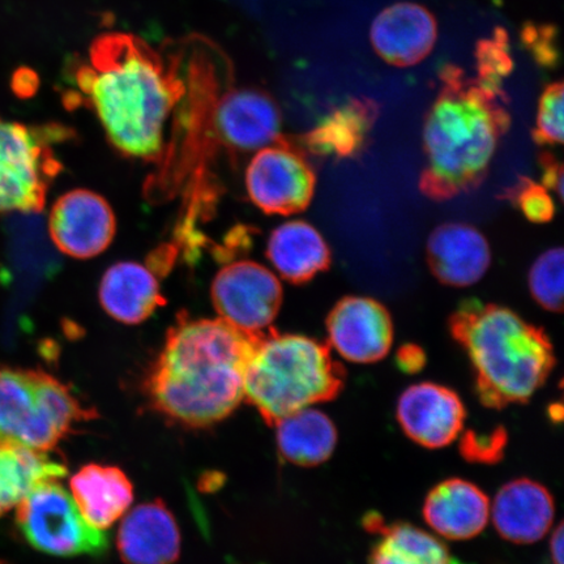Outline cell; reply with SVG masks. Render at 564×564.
<instances>
[{
    "label": "cell",
    "mask_w": 564,
    "mask_h": 564,
    "mask_svg": "<svg viewBox=\"0 0 564 564\" xmlns=\"http://www.w3.org/2000/svg\"><path fill=\"white\" fill-rule=\"evenodd\" d=\"M476 61V80L492 94L505 96L503 84L512 73L513 62L509 35L502 28L478 42Z\"/></svg>",
    "instance_id": "cell-27"
},
{
    "label": "cell",
    "mask_w": 564,
    "mask_h": 564,
    "mask_svg": "<svg viewBox=\"0 0 564 564\" xmlns=\"http://www.w3.org/2000/svg\"><path fill=\"white\" fill-rule=\"evenodd\" d=\"M449 329L474 365L476 391L486 408L527 403L554 369L545 330L510 308L464 301L451 315Z\"/></svg>",
    "instance_id": "cell-4"
},
{
    "label": "cell",
    "mask_w": 564,
    "mask_h": 564,
    "mask_svg": "<svg viewBox=\"0 0 564 564\" xmlns=\"http://www.w3.org/2000/svg\"><path fill=\"white\" fill-rule=\"evenodd\" d=\"M69 490L82 517L100 531L121 519L133 502L130 478L111 465H86L70 478Z\"/></svg>",
    "instance_id": "cell-21"
},
{
    "label": "cell",
    "mask_w": 564,
    "mask_h": 564,
    "mask_svg": "<svg viewBox=\"0 0 564 564\" xmlns=\"http://www.w3.org/2000/svg\"><path fill=\"white\" fill-rule=\"evenodd\" d=\"M256 336L217 319H180L147 380L148 397L167 419L189 427L215 425L243 399Z\"/></svg>",
    "instance_id": "cell-2"
},
{
    "label": "cell",
    "mask_w": 564,
    "mask_h": 564,
    "mask_svg": "<svg viewBox=\"0 0 564 564\" xmlns=\"http://www.w3.org/2000/svg\"><path fill=\"white\" fill-rule=\"evenodd\" d=\"M442 88L423 127L426 166L420 189L443 202L481 185L499 140L510 129L506 97L492 94L460 67L441 69Z\"/></svg>",
    "instance_id": "cell-3"
},
{
    "label": "cell",
    "mask_w": 564,
    "mask_h": 564,
    "mask_svg": "<svg viewBox=\"0 0 564 564\" xmlns=\"http://www.w3.org/2000/svg\"><path fill=\"white\" fill-rule=\"evenodd\" d=\"M398 420L404 433L425 448H443L457 440L465 421L460 398L434 383L408 388L398 404Z\"/></svg>",
    "instance_id": "cell-14"
},
{
    "label": "cell",
    "mask_w": 564,
    "mask_h": 564,
    "mask_svg": "<svg viewBox=\"0 0 564 564\" xmlns=\"http://www.w3.org/2000/svg\"><path fill=\"white\" fill-rule=\"evenodd\" d=\"M554 499L544 486L520 478L506 484L492 505L497 531L513 544H534L549 532L554 520Z\"/></svg>",
    "instance_id": "cell-18"
},
{
    "label": "cell",
    "mask_w": 564,
    "mask_h": 564,
    "mask_svg": "<svg viewBox=\"0 0 564 564\" xmlns=\"http://www.w3.org/2000/svg\"><path fill=\"white\" fill-rule=\"evenodd\" d=\"M563 524H560L552 535V541H550V554H552L554 564H563Z\"/></svg>",
    "instance_id": "cell-35"
},
{
    "label": "cell",
    "mask_w": 564,
    "mask_h": 564,
    "mask_svg": "<svg viewBox=\"0 0 564 564\" xmlns=\"http://www.w3.org/2000/svg\"><path fill=\"white\" fill-rule=\"evenodd\" d=\"M563 250H547L535 260L529 271V289L542 308L552 313L563 310Z\"/></svg>",
    "instance_id": "cell-28"
},
{
    "label": "cell",
    "mask_w": 564,
    "mask_h": 564,
    "mask_svg": "<svg viewBox=\"0 0 564 564\" xmlns=\"http://www.w3.org/2000/svg\"><path fill=\"white\" fill-rule=\"evenodd\" d=\"M542 186L563 200V166L553 154L545 153L541 156Z\"/></svg>",
    "instance_id": "cell-33"
},
{
    "label": "cell",
    "mask_w": 564,
    "mask_h": 564,
    "mask_svg": "<svg viewBox=\"0 0 564 564\" xmlns=\"http://www.w3.org/2000/svg\"><path fill=\"white\" fill-rule=\"evenodd\" d=\"M533 138L540 145L563 143V84L561 82L550 84L540 98Z\"/></svg>",
    "instance_id": "cell-29"
},
{
    "label": "cell",
    "mask_w": 564,
    "mask_h": 564,
    "mask_svg": "<svg viewBox=\"0 0 564 564\" xmlns=\"http://www.w3.org/2000/svg\"><path fill=\"white\" fill-rule=\"evenodd\" d=\"M94 417L48 373L0 368V443L47 453L76 423Z\"/></svg>",
    "instance_id": "cell-6"
},
{
    "label": "cell",
    "mask_w": 564,
    "mask_h": 564,
    "mask_svg": "<svg viewBox=\"0 0 564 564\" xmlns=\"http://www.w3.org/2000/svg\"><path fill=\"white\" fill-rule=\"evenodd\" d=\"M327 333L338 355L355 364H373L391 350L393 324L382 303L368 297H345L327 317Z\"/></svg>",
    "instance_id": "cell-13"
},
{
    "label": "cell",
    "mask_w": 564,
    "mask_h": 564,
    "mask_svg": "<svg viewBox=\"0 0 564 564\" xmlns=\"http://www.w3.org/2000/svg\"><path fill=\"white\" fill-rule=\"evenodd\" d=\"M507 197L523 212L529 221L545 224L555 216V203L547 189L528 178H521Z\"/></svg>",
    "instance_id": "cell-30"
},
{
    "label": "cell",
    "mask_w": 564,
    "mask_h": 564,
    "mask_svg": "<svg viewBox=\"0 0 564 564\" xmlns=\"http://www.w3.org/2000/svg\"><path fill=\"white\" fill-rule=\"evenodd\" d=\"M489 498L476 485L451 478L435 486L423 505V518L449 540H469L488 525Z\"/></svg>",
    "instance_id": "cell-20"
},
{
    "label": "cell",
    "mask_w": 564,
    "mask_h": 564,
    "mask_svg": "<svg viewBox=\"0 0 564 564\" xmlns=\"http://www.w3.org/2000/svg\"><path fill=\"white\" fill-rule=\"evenodd\" d=\"M378 106L369 98H351L338 106L303 137L310 152L324 158H355L377 121Z\"/></svg>",
    "instance_id": "cell-23"
},
{
    "label": "cell",
    "mask_w": 564,
    "mask_h": 564,
    "mask_svg": "<svg viewBox=\"0 0 564 564\" xmlns=\"http://www.w3.org/2000/svg\"><path fill=\"white\" fill-rule=\"evenodd\" d=\"M180 67V58L167 62L135 35L106 33L91 44L75 82L117 151L156 161L169 118L186 95Z\"/></svg>",
    "instance_id": "cell-1"
},
{
    "label": "cell",
    "mask_w": 564,
    "mask_h": 564,
    "mask_svg": "<svg viewBox=\"0 0 564 564\" xmlns=\"http://www.w3.org/2000/svg\"><path fill=\"white\" fill-rule=\"evenodd\" d=\"M65 464L41 451L0 443V517L17 509L37 486L59 481Z\"/></svg>",
    "instance_id": "cell-24"
},
{
    "label": "cell",
    "mask_w": 564,
    "mask_h": 564,
    "mask_svg": "<svg viewBox=\"0 0 564 564\" xmlns=\"http://www.w3.org/2000/svg\"><path fill=\"white\" fill-rule=\"evenodd\" d=\"M212 52L208 44H195L187 65L206 98L212 133L221 145L237 153L256 152L276 143L282 124L279 105L256 88L230 87L217 96L218 65Z\"/></svg>",
    "instance_id": "cell-7"
},
{
    "label": "cell",
    "mask_w": 564,
    "mask_h": 564,
    "mask_svg": "<svg viewBox=\"0 0 564 564\" xmlns=\"http://www.w3.org/2000/svg\"><path fill=\"white\" fill-rule=\"evenodd\" d=\"M210 300L220 319L241 333H267L282 305L276 274L252 260L224 265L210 285Z\"/></svg>",
    "instance_id": "cell-10"
},
{
    "label": "cell",
    "mask_w": 564,
    "mask_h": 564,
    "mask_svg": "<svg viewBox=\"0 0 564 564\" xmlns=\"http://www.w3.org/2000/svg\"><path fill=\"white\" fill-rule=\"evenodd\" d=\"M181 542L174 514L161 500L139 505L127 513L117 538L126 564H174Z\"/></svg>",
    "instance_id": "cell-17"
},
{
    "label": "cell",
    "mask_w": 564,
    "mask_h": 564,
    "mask_svg": "<svg viewBox=\"0 0 564 564\" xmlns=\"http://www.w3.org/2000/svg\"><path fill=\"white\" fill-rule=\"evenodd\" d=\"M438 25L425 7L394 3L379 13L371 25L370 40L377 54L397 67L419 65L433 52Z\"/></svg>",
    "instance_id": "cell-15"
},
{
    "label": "cell",
    "mask_w": 564,
    "mask_h": 564,
    "mask_svg": "<svg viewBox=\"0 0 564 564\" xmlns=\"http://www.w3.org/2000/svg\"><path fill=\"white\" fill-rule=\"evenodd\" d=\"M365 525L380 535L372 547L370 564H458L443 542L411 524L387 525L372 513Z\"/></svg>",
    "instance_id": "cell-26"
},
{
    "label": "cell",
    "mask_w": 564,
    "mask_h": 564,
    "mask_svg": "<svg viewBox=\"0 0 564 564\" xmlns=\"http://www.w3.org/2000/svg\"><path fill=\"white\" fill-rule=\"evenodd\" d=\"M61 127H28L0 117V214L40 212L61 171L48 140Z\"/></svg>",
    "instance_id": "cell-8"
},
{
    "label": "cell",
    "mask_w": 564,
    "mask_h": 564,
    "mask_svg": "<svg viewBox=\"0 0 564 564\" xmlns=\"http://www.w3.org/2000/svg\"><path fill=\"white\" fill-rule=\"evenodd\" d=\"M267 258L280 276L305 284L330 265V250L319 231L306 221L279 225L267 242Z\"/></svg>",
    "instance_id": "cell-22"
},
{
    "label": "cell",
    "mask_w": 564,
    "mask_h": 564,
    "mask_svg": "<svg viewBox=\"0 0 564 564\" xmlns=\"http://www.w3.org/2000/svg\"><path fill=\"white\" fill-rule=\"evenodd\" d=\"M507 442L503 429L486 435L468 433L462 443V453L469 462L494 463L500 460Z\"/></svg>",
    "instance_id": "cell-32"
},
{
    "label": "cell",
    "mask_w": 564,
    "mask_h": 564,
    "mask_svg": "<svg viewBox=\"0 0 564 564\" xmlns=\"http://www.w3.org/2000/svg\"><path fill=\"white\" fill-rule=\"evenodd\" d=\"M427 262L442 284L465 288L485 276L491 252L486 238L471 225L446 223L429 237Z\"/></svg>",
    "instance_id": "cell-16"
},
{
    "label": "cell",
    "mask_w": 564,
    "mask_h": 564,
    "mask_svg": "<svg viewBox=\"0 0 564 564\" xmlns=\"http://www.w3.org/2000/svg\"><path fill=\"white\" fill-rule=\"evenodd\" d=\"M345 383V370L327 345L272 328L253 343L247 362L243 399L270 426L295 412L334 400Z\"/></svg>",
    "instance_id": "cell-5"
},
{
    "label": "cell",
    "mask_w": 564,
    "mask_h": 564,
    "mask_svg": "<svg viewBox=\"0 0 564 564\" xmlns=\"http://www.w3.org/2000/svg\"><path fill=\"white\" fill-rule=\"evenodd\" d=\"M98 301L112 319L129 326L150 319L166 302L156 273L138 262L109 267L98 286Z\"/></svg>",
    "instance_id": "cell-19"
},
{
    "label": "cell",
    "mask_w": 564,
    "mask_h": 564,
    "mask_svg": "<svg viewBox=\"0 0 564 564\" xmlns=\"http://www.w3.org/2000/svg\"><path fill=\"white\" fill-rule=\"evenodd\" d=\"M278 427L279 453L299 467H316L333 456L337 430L326 414L302 409L274 425Z\"/></svg>",
    "instance_id": "cell-25"
},
{
    "label": "cell",
    "mask_w": 564,
    "mask_h": 564,
    "mask_svg": "<svg viewBox=\"0 0 564 564\" xmlns=\"http://www.w3.org/2000/svg\"><path fill=\"white\" fill-rule=\"evenodd\" d=\"M247 195L267 215L292 216L313 202L316 176L303 154L280 139L257 151L245 174Z\"/></svg>",
    "instance_id": "cell-11"
},
{
    "label": "cell",
    "mask_w": 564,
    "mask_h": 564,
    "mask_svg": "<svg viewBox=\"0 0 564 564\" xmlns=\"http://www.w3.org/2000/svg\"><path fill=\"white\" fill-rule=\"evenodd\" d=\"M17 523L28 544L55 556L102 555L108 534L90 527L59 481L37 486L17 507Z\"/></svg>",
    "instance_id": "cell-9"
},
{
    "label": "cell",
    "mask_w": 564,
    "mask_h": 564,
    "mask_svg": "<svg viewBox=\"0 0 564 564\" xmlns=\"http://www.w3.org/2000/svg\"><path fill=\"white\" fill-rule=\"evenodd\" d=\"M48 232L56 249L65 256L79 260L96 258L115 241V210L104 196L90 189H70L54 203Z\"/></svg>",
    "instance_id": "cell-12"
},
{
    "label": "cell",
    "mask_w": 564,
    "mask_h": 564,
    "mask_svg": "<svg viewBox=\"0 0 564 564\" xmlns=\"http://www.w3.org/2000/svg\"><path fill=\"white\" fill-rule=\"evenodd\" d=\"M397 362L400 370L414 373L422 370L426 364L425 351L419 345H404L398 351Z\"/></svg>",
    "instance_id": "cell-34"
},
{
    "label": "cell",
    "mask_w": 564,
    "mask_h": 564,
    "mask_svg": "<svg viewBox=\"0 0 564 564\" xmlns=\"http://www.w3.org/2000/svg\"><path fill=\"white\" fill-rule=\"evenodd\" d=\"M521 39L539 65L545 68L558 65L560 41L555 25L528 23L521 32Z\"/></svg>",
    "instance_id": "cell-31"
}]
</instances>
